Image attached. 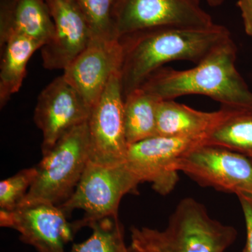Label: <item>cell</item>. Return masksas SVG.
Here are the masks:
<instances>
[{
	"instance_id": "7402d4cb",
	"label": "cell",
	"mask_w": 252,
	"mask_h": 252,
	"mask_svg": "<svg viewBox=\"0 0 252 252\" xmlns=\"http://www.w3.org/2000/svg\"><path fill=\"white\" fill-rule=\"evenodd\" d=\"M240 199L243 208L247 228V240L243 252H252V203L244 198Z\"/></svg>"
},
{
	"instance_id": "4fadbf2b",
	"label": "cell",
	"mask_w": 252,
	"mask_h": 252,
	"mask_svg": "<svg viewBox=\"0 0 252 252\" xmlns=\"http://www.w3.org/2000/svg\"><path fill=\"white\" fill-rule=\"evenodd\" d=\"M54 23L53 37L41 47L43 66L65 69L89 46L90 29L75 0H46Z\"/></svg>"
},
{
	"instance_id": "8992f818",
	"label": "cell",
	"mask_w": 252,
	"mask_h": 252,
	"mask_svg": "<svg viewBox=\"0 0 252 252\" xmlns=\"http://www.w3.org/2000/svg\"><path fill=\"white\" fill-rule=\"evenodd\" d=\"M175 170L204 187L235 193L252 203V162L242 154L218 146L203 144L185 154Z\"/></svg>"
},
{
	"instance_id": "52a82bcc",
	"label": "cell",
	"mask_w": 252,
	"mask_h": 252,
	"mask_svg": "<svg viewBox=\"0 0 252 252\" xmlns=\"http://www.w3.org/2000/svg\"><path fill=\"white\" fill-rule=\"evenodd\" d=\"M214 24L200 0H117L114 9L119 39L151 28H207Z\"/></svg>"
},
{
	"instance_id": "7c38bea8",
	"label": "cell",
	"mask_w": 252,
	"mask_h": 252,
	"mask_svg": "<svg viewBox=\"0 0 252 252\" xmlns=\"http://www.w3.org/2000/svg\"><path fill=\"white\" fill-rule=\"evenodd\" d=\"M122 62L120 39H91L63 75L92 109L112 76L121 72Z\"/></svg>"
},
{
	"instance_id": "ac0fdd59",
	"label": "cell",
	"mask_w": 252,
	"mask_h": 252,
	"mask_svg": "<svg viewBox=\"0 0 252 252\" xmlns=\"http://www.w3.org/2000/svg\"><path fill=\"white\" fill-rule=\"evenodd\" d=\"M205 144L242 154L252 162V112L237 113L208 134Z\"/></svg>"
},
{
	"instance_id": "9c48e42d",
	"label": "cell",
	"mask_w": 252,
	"mask_h": 252,
	"mask_svg": "<svg viewBox=\"0 0 252 252\" xmlns=\"http://www.w3.org/2000/svg\"><path fill=\"white\" fill-rule=\"evenodd\" d=\"M88 125L89 161L109 166L125 162L128 145L124 127V97L121 72L112 76L91 109Z\"/></svg>"
},
{
	"instance_id": "3957f363",
	"label": "cell",
	"mask_w": 252,
	"mask_h": 252,
	"mask_svg": "<svg viewBox=\"0 0 252 252\" xmlns=\"http://www.w3.org/2000/svg\"><path fill=\"white\" fill-rule=\"evenodd\" d=\"M236 230L209 215L203 204L184 199L163 230L131 229L129 252H225L236 239Z\"/></svg>"
},
{
	"instance_id": "277c9868",
	"label": "cell",
	"mask_w": 252,
	"mask_h": 252,
	"mask_svg": "<svg viewBox=\"0 0 252 252\" xmlns=\"http://www.w3.org/2000/svg\"><path fill=\"white\" fill-rule=\"evenodd\" d=\"M89 161L87 122L66 132L43 156L35 180L17 207L37 203L62 205L74 193Z\"/></svg>"
},
{
	"instance_id": "8fae6325",
	"label": "cell",
	"mask_w": 252,
	"mask_h": 252,
	"mask_svg": "<svg viewBox=\"0 0 252 252\" xmlns=\"http://www.w3.org/2000/svg\"><path fill=\"white\" fill-rule=\"evenodd\" d=\"M91 108L63 75L55 79L38 97L34 123L42 132L43 156L73 127L89 121Z\"/></svg>"
},
{
	"instance_id": "5bb4252c",
	"label": "cell",
	"mask_w": 252,
	"mask_h": 252,
	"mask_svg": "<svg viewBox=\"0 0 252 252\" xmlns=\"http://www.w3.org/2000/svg\"><path fill=\"white\" fill-rule=\"evenodd\" d=\"M54 23L46 0H11L1 5L0 41L17 34L44 46L53 37Z\"/></svg>"
},
{
	"instance_id": "ffe728a7",
	"label": "cell",
	"mask_w": 252,
	"mask_h": 252,
	"mask_svg": "<svg viewBox=\"0 0 252 252\" xmlns=\"http://www.w3.org/2000/svg\"><path fill=\"white\" fill-rule=\"evenodd\" d=\"M90 29L92 39H119L114 26L117 0H75Z\"/></svg>"
},
{
	"instance_id": "ba28073f",
	"label": "cell",
	"mask_w": 252,
	"mask_h": 252,
	"mask_svg": "<svg viewBox=\"0 0 252 252\" xmlns=\"http://www.w3.org/2000/svg\"><path fill=\"white\" fill-rule=\"evenodd\" d=\"M207 135L149 137L128 145L126 164L141 182H151L156 191L167 195L179 180L176 162L189 151L205 144Z\"/></svg>"
},
{
	"instance_id": "e0dca14e",
	"label": "cell",
	"mask_w": 252,
	"mask_h": 252,
	"mask_svg": "<svg viewBox=\"0 0 252 252\" xmlns=\"http://www.w3.org/2000/svg\"><path fill=\"white\" fill-rule=\"evenodd\" d=\"M160 99L139 88L124 98V127L127 145L157 135Z\"/></svg>"
},
{
	"instance_id": "5b68a950",
	"label": "cell",
	"mask_w": 252,
	"mask_h": 252,
	"mask_svg": "<svg viewBox=\"0 0 252 252\" xmlns=\"http://www.w3.org/2000/svg\"><path fill=\"white\" fill-rule=\"evenodd\" d=\"M140 183L126 162L109 166L89 161L74 193L59 207L67 215L74 210L85 212L83 220L73 224L76 231L104 218L117 217L123 197Z\"/></svg>"
},
{
	"instance_id": "30bf717a",
	"label": "cell",
	"mask_w": 252,
	"mask_h": 252,
	"mask_svg": "<svg viewBox=\"0 0 252 252\" xmlns=\"http://www.w3.org/2000/svg\"><path fill=\"white\" fill-rule=\"evenodd\" d=\"M0 225L17 230L21 241L38 252H66L65 245L75 232L62 209L46 203L0 210Z\"/></svg>"
},
{
	"instance_id": "603a6c76",
	"label": "cell",
	"mask_w": 252,
	"mask_h": 252,
	"mask_svg": "<svg viewBox=\"0 0 252 252\" xmlns=\"http://www.w3.org/2000/svg\"><path fill=\"white\" fill-rule=\"evenodd\" d=\"M245 32L252 39V0H238Z\"/></svg>"
},
{
	"instance_id": "d6986e66",
	"label": "cell",
	"mask_w": 252,
	"mask_h": 252,
	"mask_svg": "<svg viewBox=\"0 0 252 252\" xmlns=\"http://www.w3.org/2000/svg\"><path fill=\"white\" fill-rule=\"evenodd\" d=\"M93 233L83 243L74 244L69 252H129L124 229L117 217H108L89 225Z\"/></svg>"
},
{
	"instance_id": "cb8c5ba5",
	"label": "cell",
	"mask_w": 252,
	"mask_h": 252,
	"mask_svg": "<svg viewBox=\"0 0 252 252\" xmlns=\"http://www.w3.org/2000/svg\"><path fill=\"white\" fill-rule=\"evenodd\" d=\"M225 0H206L207 4L212 7H217L225 2Z\"/></svg>"
},
{
	"instance_id": "9a60e30c",
	"label": "cell",
	"mask_w": 252,
	"mask_h": 252,
	"mask_svg": "<svg viewBox=\"0 0 252 252\" xmlns=\"http://www.w3.org/2000/svg\"><path fill=\"white\" fill-rule=\"evenodd\" d=\"M237 112L220 108L206 112L190 108L174 99L160 100L157 106V135H208Z\"/></svg>"
},
{
	"instance_id": "6da1fadb",
	"label": "cell",
	"mask_w": 252,
	"mask_h": 252,
	"mask_svg": "<svg viewBox=\"0 0 252 252\" xmlns=\"http://www.w3.org/2000/svg\"><path fill=\"white\" fill-rule=\"evenodd\" d=\"M231 39L229 30L216 23L207 28H154L123 36L121 81L124 98L166 63L186 61L200 64Z\"/></svg>"
},
{
	"instance_id": "2e32d148",
	"label": "cell",
	"mask_w": 252,
	"mask_h": 252,
	"mask_svg": "<svg viewBox=\"0 0 252 252\" xmlns=\"http://www.w3.org/2000/svg\"><path fill=\"white\" fill-rule=\"evenodd\" d=\"M1 46L4 47L0 67V105L2 107L21 89L28 61L43 46L26 36L13 34L1 42Z\"/></svg>"
},
{
	"instance_id": "44dd1931",
	"label": "cell",
	"mask_w": 252,
	"mask_h": 252,
	"mask_svg": "<svg viewBox=\"0 0 252 252\" xmlns=\"http://www.w3.org/2000/svg\"><path fill=\"white\" fill-rule=\"evenodd\" d=\"M37 175L36 167L23 169L0 182V210L12 211L17 208L29 191Z\"/></svg>"
},
{
	"instance_id": "7a4b0ae2",
	"label": "cell",
	"mask_w": 252,
	"mask_h": 252,
	"mask_svg": "<svg viewBox=\"0 0 252 252\" xmlns=\"http://www.w3.org/2000/svg\"><path fill=\"white\" fill-rule=\"evenodd\" d=\"M236 59L231 39L191 69L160 68L140 88L160 100L200 94L220 102L221 108L252 112V92L237 69Z\"/></svg>"
}]
</instances>
